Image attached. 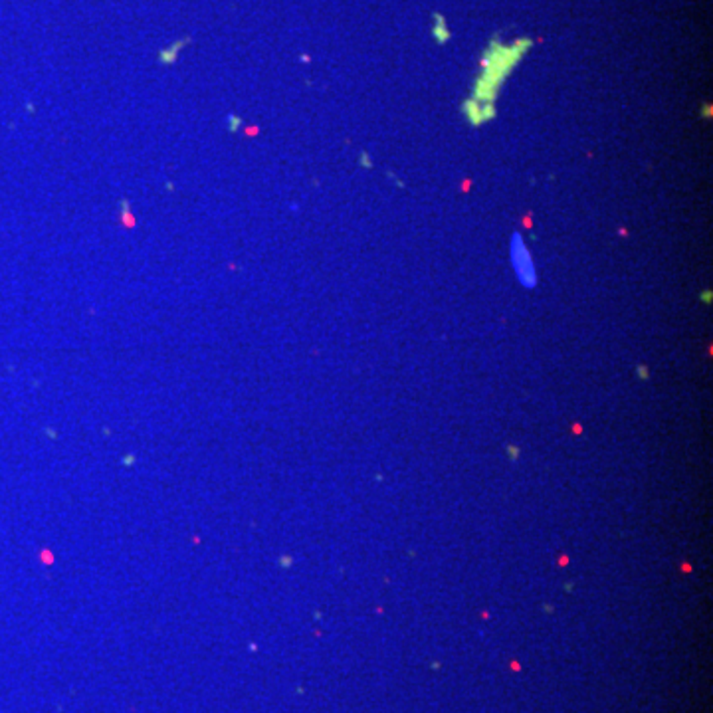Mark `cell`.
Here are the masks:
<instances>
[{
  "mask_svg": "<svg viewBox=\"0 0 713 713\" xmlns=\"http://www.w3.org/2000/svg\"><path fill=\"white\" fill-rule=\"evenodd\" d=\"M529 48V42H517L511 48H494L485 59L481 62L483 73L478 77L474 86V95L472 100L480 103H494L497 98V91L501 88L503 80L511 73V70L517 66L525 50Z\"/></svg>",
  "mask_w": 713,
  "mask_h": 713,
  "instance_id": "1",
  "label": "cell"
},
{
  "mask_svg": "<svg viewBox=\"0 0 713 713\" xmlns=\"http://www.w3.org/2000/svg\"><path fill=\"white\" fill-rule=\"evenodd\" d=\"M510 258H511V266H513V272L517 279L524 284L525 288H535L537 284V272H535V262L529 254V250L525 246L524 236L519 232H515L511 236V244H510Z\"/></svg>",
  "mask_w": 713,
  "mask_h": 713,
  "instance_id": "2",
  "label": "cell"
},
{
  "mask_svg": "<svg viewBox=\"0 0 713 713\" xmlns=\"http://www.w3.org/2000/svg\"><path fill=\"white\" fill-rule=\"evenodd\" d=\"M462 111L466 115L467 123L478 127V125H483L488 121H492L495 115H497V109H495L494 103H480L476 100H467L464 105H462Z\"/></svg>",
  "mask_w": 713,
  "mask_h": 713,
  "instance_id": "3",
  "label": "cell"
},
{
  "mask_svg": "<svg viewBox=\"0 0 713 713\" xmlns=\"http://www.w3.org/2000/svg\"><path fill=\"white\" fill-rule=\"evenodd\" d=\"M434 20L438 22V26H434V38H436L440 44H444V42L450 38V32H448V28H446V24H444V18H442V16L436 15L434 16Z\"/></svg>",
  "mask_w": 713,
  "mask_h": 713,
  "instance_id": "4",
  "label": "cell"
},
{
  "mask_svg": "<svg viewBox=\"0 0 713 713\" xmlns=\"http://www.w3.org/2000/svg\"><path fill=\"white\" fill-rule=\"evenodd\" d=\"M121 208H123V220H125V224H127V226H133V214H129V203L123 201V203H121Z\"/></svg>",
  "mask_w": 713,
  "mask_h": 713,
  "instance_id": "5",
  "label": "cell"
},
{
  "mask_svg": "<svg viewBox=\"0 0 713 713\" xmlns=\"http://www.w3.org/2000/svg\"><path fill=\"white\" fill-rule=\"evenodd\" d=\"M228 123H230V125H228V129H230V131H238V129H240V125H242V119L236 115H228Z\"/></svg>",
  "mask_w": 713,
  "mask_h": 713,
  "instance_id": "6",
  "label": "cell"
},
{
  "mask_svg": "<svg viewBox=\"0 0 713 713\" xmlns=\"http://www.w3.org/2000/svg\"><path fill=\"white\" fill-rule=\"evenodd\" d=\"M361 165H363L364 169H373V160H371V157L367 153H361Z\"/></svg>",
  "mask_w": 713,
  "mask_h": 713,
  "instance_id": "7",
  "label": "cell"
},
{
  "mask_svg": "<svg viewBox=\"0 0 713 713\" xmlns=\"http://www.w3.org/2000/svg\"><path fill=\"white\" fill-rule=\"evenodd\" d=\"M701 117H712V105H703V109H701Z\"/></svg>",
  "mask_w": 713,
  "mask_h": 713,
  "instance_id": "8",
  "label": "cell"
}]
</instances>
